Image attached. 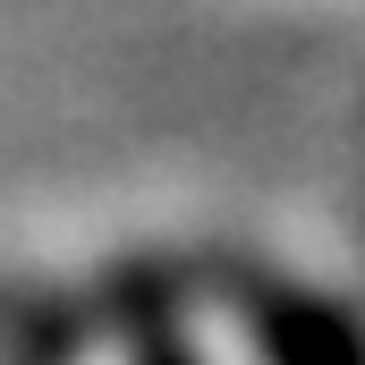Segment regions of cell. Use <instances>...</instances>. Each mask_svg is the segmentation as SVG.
Masks as SVG:
<instances>
[{"instance_id":"cell-3","label":"cell","mask_w":365,"mask_h":365,"mask_svg":"<svg viewBox=\"0 0 365 365\" xmlns=\"http://www.w3.org/2000/svg\"><path fill=\"white\" fill-rule=\"evenodd\" d=\"M17 365H34V357H17Z\"/></svg>"},{"instance_id":"cell-2","label":"cell","mask_w":365,"mask_h":365,"mask_svg":"<svg viewBox=\"0 0 365 365\" xmlns=\"http://www.w3.org/2000/svg\"><path fill=\"white\" fill-rule=\"evenodd\" d=\"M136 365H195V349L179 340V323L162 306H136Z\"/></svg>"},{"instance_id":"cell-1","label":"cell","mask_w":365,"mask_h":365,"mask_svg":"<svg viewBox=\"0 0 365 365\" xmlns=\"http://www.w3.org/2000/svg\"><path fill=\"white\" fill-rule=\"evenodd\" d=\"M221 289L238 297L264 365H357V331L331 297H306L289 280H255V272H221Z\"/></svg>"}]
</instances>
